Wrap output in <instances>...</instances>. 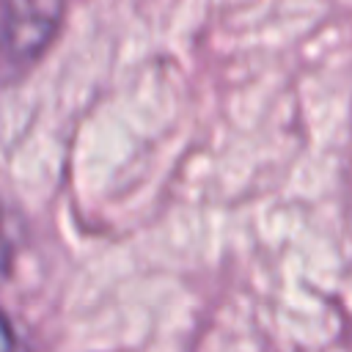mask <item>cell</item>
I'll use <instances>...</instances> for the list:
<instances>
[{"label": "cell", "mask_w": 352, "mask_h": 352, "mask_svg": "<svg viewBox=\"0 0 352 352\" xmlns=\"http://www.w3.org/2000/svg\"><path fill=\"white\" fill-rule=\"evenodd\" d=\"M58 0H6V50L8 58H28L33 55L50 36L55 25Z\"/></svg>", "instance_id": "obj_1"}]
</instances>
